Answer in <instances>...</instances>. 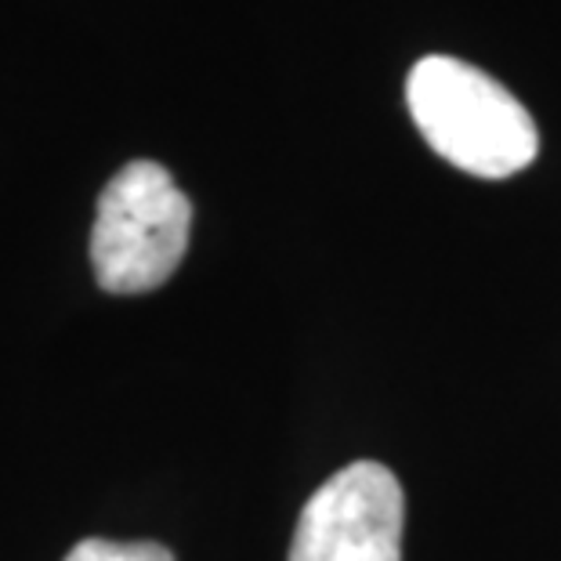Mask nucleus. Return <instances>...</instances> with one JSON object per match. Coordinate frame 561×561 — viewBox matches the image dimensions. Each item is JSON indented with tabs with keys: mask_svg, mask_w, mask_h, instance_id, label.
Masks as SVG:
<instances>
[{
	"mask_svg": "<svg viewBox=\"0 0 561 561\" xmlns=\"http://www.w3.org/2000/svg\"><path fill=\"white\" fill-rule=\"evenodd\" d=\"M413 124L442 160L474 178H511L525 171L540 135L529 110L504 83L449 55H427L405 80Z\"/></svg>",
	"mask_w": 561,
	"mask_h": 561,
	"instance_id": "f257e3e1",
	"label": "nucleus"
},
{
	"mask_svg": "<svg viewBox=\"0 0 561 561\" xmlns=\"http://www.w3.org/2000/svg\"><path fill=\"white\" fill-rule=\"evenodd\" d=\"M193 203L167 167L135 160L102 188L91 265L105 294H149L174 276L188 250Z\"/></svg>",
	"mask_w": 561,
	"mask_h": 561,
	"instance_id": "f03ea898",
	"label": "nucleus"
},
{
	"mask_svg": "<svg viewBox=\"0 0 561 561\" xmlns=\"http://www.w3.org/2000/svg\"><path fill=\"white\" fill-rule=\"evenodd\" d=\"M402 485L385 463L355 460L322 482L297 518L290 561H402Z\"/></svg>",
	"mask_w": 561,
	"mask_h": 561,
	"instance_id": "7ed1b4c3",
	"label": "nucleus"
},
{
	"mask_svg": "<svg viewBox=\"0 0 561 561\" xmlns=\"http://www.w3.org/2000/svg\"><path fill=\"white\" fill-rule=\"evenodd\" d=\"M62 561H174L163 543H113V540H80Z\"/></svg>",
	"mask_w": 561,
	"mask_h": 561,
	"instance_id": "20e7f679",
	"label": "nucleus"
}]
</instances>
